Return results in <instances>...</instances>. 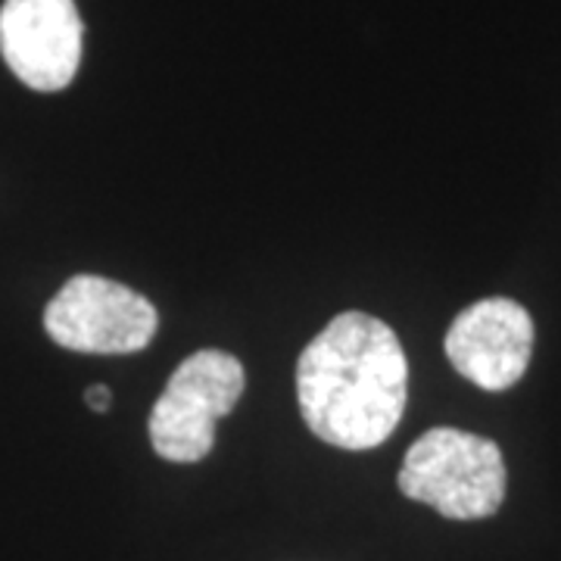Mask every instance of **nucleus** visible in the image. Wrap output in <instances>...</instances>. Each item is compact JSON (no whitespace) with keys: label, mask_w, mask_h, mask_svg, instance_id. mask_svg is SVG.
Segmentation results:
<instances>
[{"label":"nucleus","mask_w":561,"mask_h":561,"mask_svg":"<svg viewBox=\"0 0 561 561\" xmlns=\"http://www.w3.org/2000/svg\"><path fill=\"white\" fill-rule=\"evenodd\" d=\"M409 397V362L381 319L343 312L302 350L297 400L319 440L350 453L381 446L400 424Z\"/></svg>","instance_id":"nucleus-1"},{"label":"nucleus","mask_w":561,"mask_h":561,"mask_svg":"<svg viewBox=\"0 0 561 561\" xmlns=\"http://www.w3.org/2000/svg\"><path fill=\"white\" fill-rule=\"evenodd\" d=\"M400 490L437 508L449 522H481L505 500V461L500 446L459 427H434L405 453Z\"/></svg>","instance_id":"nucleus-2"},{"label":"nucleus","mask_w":561,"mask_h":561,"mask_svg":"<svg viewBox=\"0 0 561 561\" xmlns=\"http://www.w3.org/2000/svg\"><path fill=\"white\" fill-rule=\"evenodd\" d=\"M534 353V321L522 302L490 297L468 306L446 331V356L461 378L483 390L518 383Z\"/></svg>","instance_id":"nucleus-6"},{"label":"nucleus","mask_w":561,"mask_h":561,"mask_svg":"<svg viewBox=\"0 0 561 561\" xmlns=\"http://www.w3.org/2000/svg\"><path fill=\"white\" fill-rule=\"evenodd\" d=\"M84 402H88V409H94V412H106L110 402H113V393H110V387L94 383V387L84 390Z\"/></svg>","instance_id":"nucleus-7"},{"label":"nucleus","mask_w":561,"mask_h":561,"mask_svg":"<svg viewBox=\"0 0 561 561\" xmlns=\"http://www.w3.org/2000/svg\"><path fill=\"white\" fill-rule=\"evenodd\" d=\"M243 365L225 350L181 362L150 412V443L165 461H201L216 446V424L243 393Z\"/></svg>","instance_id":"nucleus-3"},{"label":"nucleus","mask_w":561,"mask_h":561,"mask_svg":"<svg viewBox=\"0 0 561 561\" xmlns=\"http://www.w3.org/2000/svg\"><path fill=\"white\" fill-rule=\"evenodd\" d=\"M160 316L153 302L119 280L76 275L44 309V331L72 353L125 356L157 337Z\"/></svg>","instance_id":"nucleus-4"},{"label":"nucleus","mask_w":561,"mask_h":561,"mask_svg":"<svg viewBox=\"0 0 561 561\" xmlns=\"http://www.w3.org/2000/svg\"><path fill=\"white\" fill-rule=\"evenodd\" d=\"M81 38L76 0H3L0 7V54L35 91H62L76 79Z\"/></svg>","instance_id":"nucleus-5"}]
</instances>
